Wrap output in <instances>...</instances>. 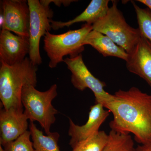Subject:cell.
I'll list each match as a JSON object with an SVG mask.
<instances>
[{"instance_id":"6da1fadb","label":"cell","mask_w":151,"mask_h":151,"mask_svg":"<svg viewBox=\"0 0 151 151\" xmlns=\"http://www.w3.org/2000/svg\"><path fill=\"white\" fill-rule=\"evenodd\" d=\"M106 109L113 114L111 129L123 134H132L141 145L151 143V94L133 86L119 89Z\"/></svg>"},{"instance_id":"7a4b0ae2","label":"cell","mask_w":151,"mask_h":151,"mask_svg":"<svg viewBox=\"0 0 151 151\" xmlns=\"http://www.w3.org/2000/svg\"><path fill=\"white\" fill-rule=\"evenodd\" d=\"M37 65L26 57L22 62L13 65L1 62L0 99L4 108L23 110L21 101L23 87L30 84L36 86Z\"/></svg>"},{"instance_id":"3957f363","label":"cell","mask_w":151,"mask_h":151,"mask_svg":"<svg viewBox=\"0 0 151 151\" xmlns=\"http://www.w3.org/2000/svg\"><path fill=\"white\" fill-rule=\"evenodd\" d=\"M58 95L57 85L54 84L45 92H41L30 84L23 87L21 101L24 111L30 122H37L46 134L50 133V127L54 124L58 111L53 107L52 101Z\"/></svg>"},{"instance_id":"277c9868","label":"cell","mask_w":151,"mask_h":151,"mask_svg":"<svg viewBox=\"0 0 151 151\" xmlns=\"http://www.w3.org/2000/svg\"><path fill=\"white\" fill-rule=\"evenodd\" d=\"M93 30L92 25L85 23L81 28L64 33L54 35L47 32L44 37V49L50 59L49 67L55 68L64 61L66 55L73 57L84 50L83 43L87 35Z\"/></svg>"},{"instance_id":"5b68a950","label":"cell","mask_w":151,"mask_h":151,"mask_svg":"<svg viewBox=\"0 0 151 151\" xmlns=\"http://www.w3.org/2000/svg\"><path fill=\"white\" fill-rule=\"evenodd\" d=\"M92 29L108 37L128 54L142 36L139 28L132 27L118 8L117 1H112L106 15L92 24Z\"/></svg>"},{"instance_id":"8992f818","label":"cell","mask_w":151,"mask_h":151,"mask_svg":"<svg viewBox=\"0 0 151 151\" xmlns=\"http://www.w3.org/2000/svg\"><path fill=\"white\" fill-rule=\"evenodd\" d=\"M30 12L29 58L35 65H40L42 59L40 51L41 38L52 29L50 20L52 12L49 5L38 0H28Z\"/></svg>"},{"instance_id":"52a82bcc","label":"cell","mask_w":151,"mask_h":151,"mask_svg":"<svg viewBox=\"0 0 151 151\" xmlns=\"http://www.w3.org/2000/svg\"><path fill=\"white\" fill-rule=\"evenodd\" d=\"M63 62L71 73V82L73 86L79 91L87 88L94 93L95 103L103 105L106 109L113 101L114 95L106 92L105 82L96 78L89 71L83 60L82 55L72 58H66Z\"/></svg>"},{"instance_id":"ba28073f","label":"cell","mask_w":151,"mask_h":151,"mask_svg":"<svg viewBox=\"0 0 151 151\" xmlns=\"http://www.w3.org/2000/svg\"><path fill=\"white\" fill-rule=\"evenodd\" d=\"M1 3L4 17L1 30L29 38L30 12L27 2L24 0H4Z\"/></svg>"},{"instance_id":"9c48e42d","label":"cell","mask_w":151,"mask_h":151,"mask_svg":"<svg viewBox=\"0 0 151 151\" xmlns=\"http://www.w3.org/2000/svg\"><path fill=\"white\" fill-rule=\"evenodd\" d=\"M111 113L105 110L103 105L95 103L90 107L87 122L82 126L76 124L69 118L68 134L70 139L69 145L73 148L78 143L85 140L99 132L101 125L107 119Z\"/></svg>"},{"instance_id":"30bf717a","label":"cell","mask_w":151,"mask_h":151,"mask_svg":"<svg viewBox=\"0 0 151 151\" xmlns=\"http://www.w3.org/2000/svg\"><path fill=\"white\" fill-rule=\"evenodd\" d=\"M29 38L14 35L6 30L0 34V60L7 65L22 62L29 53Z\"/></svg>"},{"instance_id":"8fae6325","label":"cell","mask_w":151,"mask_h":151,"mask_svg":"<svg viewBox=\"0 0 151 151\" xmlns=\"http://www.w3.org/2000/svg\"><path fill=\"white\" fill-rule=\"evenodd\" d=\"M23 110L11 108L0 111V144L4 146L27 131L28 119Z\"/></svg>"},{"instance_id":"7c38bea8","label":"cell","mask_w":151,"mask_h":151,"mask_svg":"<svg viewBox=\"0 0 151 151\" xmlns=\"http://www.w3.org/2000/svg\"><path fill=\"white\" fill-rule=\"evenodd\" d=\"M126 62L128 70L142 78L151 87V42L142 35Z\"/></svg>"},{"instance_id":"4fadbf2b","label":"cell","mask_w":151,"mask_h":151,"mask_svg":"<svg viewBox=\"0 0 151 151\" xmlns=\"http://www.w3.org/2000/svg\"><path fill=\"white\" fill-rule=\"evenodd\" d=\"M109 1V0H92L84 12L68 22L55 21L51 19L52 29H59L81 22H86V23L92 25L106 15L110 9L108 6Z\"/></svg>"},{"instance_id":"5bb4252c","label":"cell","mask_w":151,"mask_h":151,"mask_svg":"<svg viewBox=\"0 0 151 151\" xmlns=\"http://www.w3.org/2000/svg\"><path fill=\"white\" fill-rule=\"evenodd\" d=\"M83 45H91L103 56L118 58L127 61L128 54L108 37L92 30L84 39Z\"/></svg>"},{"instance_id":"9a60e30c","label":"cell","mask_w":151,"mask_h":151,"mask_svg":"<svg viewBox=\"0 0 151 151\" xmlns=\"http://www.w3.org/2000/svg\"><path fill=\"white\" fill-rule=\"evenodd\" d=\"M29 128L35 151H60L58 145L59 133L50 132L45 135L33 122H30Z\"/></svg>"},{"instance_id":"2e32d148","label":"cell","mask_w":151,"mask_h":151,"mask_svg":"<svg viewBox=\"0 0 151 151\" xmlns=\"http://www.w3.org/2000/svg\"><path fill=\"white\" fill-rule=\"evenodd\" d=\"M107 144L103 151H136L134 143L130 134L111 130Z\"/></svg>"},{"instance_id":"e0dca14e","label":"cell","mask_w":151,"mask_h":151,"mask_svg":"<svg viewBox=\"0 0 151 151\" xmlns=\"http://www.w3.org/2000/svg\"><path fill=\"white\" fill-rule=\"evenodd\" d=\"M108 134L100 131L85 140L78 143L72 151H103L108 139Z\"/></svg>"},{"instance_id":"ac0fdd59","label":"cell","mask_w":151,"mask_h":151,"mask_svg":"<svg viewBox=\"0 0 151 151\" xmlns=\"http://www.w3.org/2000/svg\"><path fill=\"white\" fill-rule=\"evenodd\" d=\"M136 12L139 28L141 34L151 42V11L150 9L142 8L132 1Z\"/></svg>"},{"instance_id":"d6986e66","label":"cell","mask_w":151,"mask_h":151,"mask_svg":"<svg viewBox=\"0 0 151 151\" xmlns=\"http://www.w3.org/2000/svg\"><path fill=\"white\" fill-rule=\"evenodd\" d=\"M31 132L27 131L17 139L3 146L5 151H35L31 141Z\"/></svg>"},{"instance_id":"ffe728a7","label":"cell","mask_w":151,"mask_h":151,"mask_svg":"<svg viewBox=\"0 0 151 151\" xmlns=\"http://www.w3.org/2000/svg\"><path fill=\"white\" fill-rule=\"evenodd\" d=\"M42 2L49 5L51 3H54L55 5L58 6H60L63 5L65 6H69L71 3L76 1L73 0H41Z\"/></svg>"},{"instance_id":"44dd1931","label":"cell","mask_w":151,"mask_h":151,"mask_svg":"<svg viewBox=\"0 0 151 151\" xmlns=\"http://www.w3.org/2000/svg\"><path fill=\"white\" fill-rule=\"evenodd\" d=\"M136 151H151V143L147 145H140L136 148Z\"/></svg>"},{"instance_id":"7402d4cb","label":"cell","mask_w":151,"mask_h":151,"mask_svg":"<svg viewBox=\"0 0 151 151\" xmlns=\"http://www.w3.org/2000/svg\"><path fill=\"white\" fill-rule=\"evenodd\" d=\"M137 1L147 6L151 11V0H137Z\"/></svg>"},{"instance_id":"603a6c76","label":"cell","mask_w":151,"mask_h":151,"mask_svg":"<svg viewBox=\"0 0 151 151\" xmlns=\"http://www.w3.org/2000/svg\"><path fill=\"white\" fill-rule=\"evenodd\" d=\"M0 151H5L4 149L2 147V146H0Z\"/></svg>"}]
</instances>
